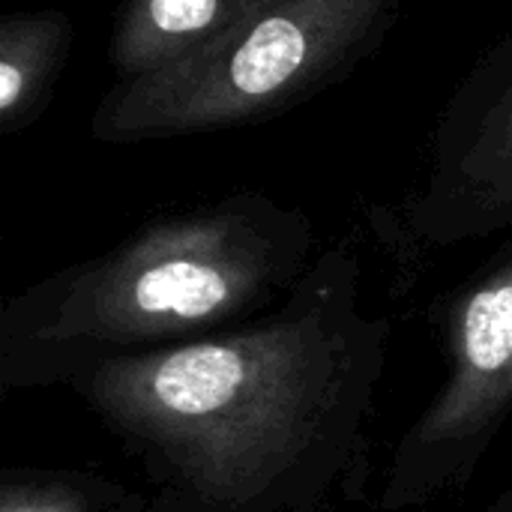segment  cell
<instances>
[{
    "label": "cell",
    "mask_w": 512,
    "mask_h": 512,
    "mask_svg": "<svg viewBox=\"0 0 512 512\" xmlns=\"http://www.w3.org/2000/svg\"><path fill=\"white\" fill-rule=\"evenodd\" d=\"M0 512H144V498H126L117 486L66 474L6 471Z\"/></svg>",
    "instance_id": "8"
},
{
    "label": "cell",
    "mask_w": 512,
    "mask_h": 512,
    "mask_svg": "<svg viewBox=\"0 0 512 512\" xmlns=\"http://www.w3.org/2000/svg\"><path fill=\"white\" fill-rule=\"evenodd\" d=\"M315 225L258 189L147 219L0 312V390L69 387L84 372L237 330L312 267Z\"/></svg>",
    "instance_id": "2"
},
{
    "label": "cell",
    "mask_w": 512,
    "mask_h": 512,
    "mask_svg": "<svg viewBox=\"0 0 512 512\" xmlns=\"http://www.w3.org/2000/svg\"><path fill=\"white\" fill-rule=\"evenodd\" d=\"M495 512H512V498L510 501H507V504H501V507H498V510Z\"/></svg>",
    "instance_id": "9"
},
{
    "label": "cell",
    "mask_w": 512,
    "mask_h": 512,
    "mask_svg": "<svg viewBox=\"0 0 512 512\" xmlns=\"http://www.w3.org/2000/svg\"><path fill=\"white\" fill-rule=\"evenodd\" d=\"M75 21L63 9H21L0 18V135L30 129L51 105L69 63Z\"/></svg>",
    "instance_id": "7"
},
{
    "label": "cell",
    "mask_w": 512,
    "mask_h": 512,
    "mask_svg": "<svg viewBox=\"0 0 512 512\" xmlns=\"http://www.w3.org/2000/svg\"><path fill=\"white\" fill-rule=\"evenodd\" d=\"M282 0H120L108 39L117 81L141 78L207 51Z\"/></svg>",
    "instance_id": "6"
},
{
    "label": "cell",
    "mask_w": 512,
    "mask_h": 512,
    "mask_svg": "<svg viewBox=\"0 0 512 512\" xmlns=\"http://www.w3.org/2000/svg\"><path fill=\"white\" fill-rule=\"evenodd\" d=\"M411 0H282L207 51L114 81L90 117L105 144L174 141L276 120L354 75Z\"/></svg>",
    "instance_id": "3"
},
{
    "label": "cell",
    "mask_w": 512,
    "mask_h": 512,
    "mask_svg": "<svg viewBox=\"0 0 512 512\" xmlns=\"http://www.w3.org/2000/svg\"><path fill=\"white\" fill-rule=\"evenodd\" d=\"M447 375L393 450L378 510L462 492L512 414V243L444 306Z\"/></svg>",
    "instance_id": "4"
},
{
    "label": "cell",
    "mask_w": 512,
    "mask_h": 512,
    "mask_svg": "<svg viewBox=\"0 0 512 512\" xmlns=\"http://www.w3.org/2000/svg\"><path fill=\"white\" fill-rule=\"evenodd\" d=\"M512 228V30L444 102L429 162L396 210L402 258L465 246Z\"/></svg>",
    "instance_id": "5"
},
{
    "label": "cell",
    "mask_w": 512,
    "mask_h": 512,
    "mask_svg": "<svg viewBox=\"0 0 512 512\" xmlns=\"http://www.w3.org/2000/svg\"><path fill=\"white\" fill-rule=\"evenodd\" d=\"M390 339L342 240L258 321L102 363L69 390L138 462L144 512H333L372 480Z\"/></svg>",
    "instance_id": "1"
}]
</instances>
